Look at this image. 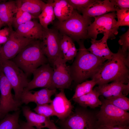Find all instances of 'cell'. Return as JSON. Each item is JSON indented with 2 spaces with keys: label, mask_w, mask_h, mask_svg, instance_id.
Masks as SVG:
<instances>
[{
  "label": "cell",
  "mask_w": 129,
  "mask_h": 129,
  "mask_svg": "<svg viewBox=\"0 0 129 129\" xmlns=\"http://www.w3.org/2000/svg\"><path fill=\"white\" fill-rule=\"evenodd\" d=\"M96 84L95 81L93 79L86 81L78 84L76 86L75 93L72 99L77 98L87 94L93 90L94 86Z\"/></svg>",
  "instance_id": "cell-27"
},
{
  "label": "cell",
  "mask_w": 129,
  "mask_h": 129,
  "mask_svg": "<svg viewBox=\"0 0 129 129\" xmlns=\"http://www.w3.org/2000/svg\"><path fill=\"white\" fill-rule=\"evenodd\" d=\"M5 25L0 19V29L2 27Z\"/></svg>",
  "instance_id": "cell-41"
},
{
  "label": "cell",
  "mask_w": 129,
  "mask_h": 129,
  "mask_svg": "<svg viewBox=\"0 0 129 129\" xmlns=\"http://www.w3.org/2000/svg\"><path fill=\"white\" fill-rule=\"evenodd\" d=\"M22 111L24 116L29 125L35 127L38 129L44 128L48 129L51 121L49 118H47L32 111L27 106L23 107Z\"/></svg>",
  "instance_id": "cell-20"
},
{
  "label": "cell",
  "mask_w": 129,
  "mask_h": 129,
  "mask_svg": "<svg viewBox=\"0 0 129 129\" xmlns=\"http://www.w3.org/2000/svg\"><path fill=\"white\" fill-rule=\"evenodd\" d=\"M20 112V110L7 114L0 121V129H20L19 119Z\"/></svg>",
  "instance_id": "cell-26"
},
{
  "label": "cell",
  "mask_w": 129,
  "mask_h": 129,
  "mask_svg": "<svg viewBox=\"0 0 129 129\" xmlns=\"http://www.w3.org/2000/svg\"><path fill=\"white\" fill-rule=\"evenodd\" d=\"M43 28L36 19L19 25L15 31L24 37L32 39L41 40Z\"/></svg>",
  "instance_id": "cell-18"
},
{
  "label": "cell",
  "mask_w": 129,
  "mask_h": 129,
  "mask_svg": "<svg viewBox=\"0 0 129 129\" xmlns=\"http://www.w3.org/2000/svg\"><path fill=\"white\" fill-rule=\"evenodd\" d=\"M34 40L22 36L12 29L9 39L1 47L0 62L13 58Z\"/></svg>",
  "instance_id": "cell-11"
},
{
  "label": "cell",
  "mask_w": 129,
  "mask_h": 129,
  "mask_svg": "<svg viewBox=\"0 0 129 129\" xmlns=\"http://www.w3.org/2000/svg\"><path fill=\"white\" fill-rule=\"evenodd\" d=\"M17 10L16 1L9 0L0 3V20L5 25L12 28V20Z\"/></svg>",
  "instance_id": "cell-22"
},
{
  "label": "cell",
  "mask_w": 129,
  "mask_h": 129,
  "mask_svg": "<svg viewBox=\"0 0 129 129\" xmlns=\"http://www.w3.org/2000/svg\"><path fill=\"white\" fill-rule=\"evenodd\" d=\"M84 40L77 42L79 46L78 51L72 64L69 66L72 81L77 84L91 78L107 60L89 51L85 46Z\"/></svg>",
  "instance_id": "cell-2"
},
{
  "label": "cell",
  "mask_w": 129,
  "mask_h": 129,
  "mask_svg": "<svg viewBox=\"0 0 129 129\" xmlns=\"http://www.w3.org/2000/svg\"><path fill=\"white\" fill-rule=\"evenodd\" d=\"M56 89L44 88L36 91L24 90L21 98V103L27 105L31 102L42 104L51 103V96L56 93Z\"/></svg>",
  "instance_id": "cell-14"
},
{
  "label": "cell",
  "mask_w": 129,
  "mask_h": 129,
  "mask_svg": "<svg viewBox=\"0 0 129 129\" xmlns=\"http://www.w3.org/2000/svg\"><path fill=\"white\" fill-rule=\"evenodd\" d=\"M0 67L14 90L15 99L21 105L22 95L29 82L28 76L11 60L0 62Z\"/></svg>",
  "instance_id": "cell-6"
},
{
  "label": "cell",
  "mask_w": 129,
  "mask_h": 129,
  "mask_svg": "<svg viewBox=\"0 0 129 129\" xmlns=\"http://www.w3.org/2000/svg\"><path fill=\"white\" fill-rule=\"evenodd\" d=\"M99 96L98 92L94 88L89 93L72 99L81 107L94 108L102 105V102L99 98Z\"/></svg>",
  "instance_id": "cell-24"
},
{
  "label": "cell",
  "mask_w": 129,
  "mask_h": 129,
  "mask_svg": "<svg viewBox=\"0 0 129 129\" xmlns=\"http://www.w3.org/2000/svg\"><path fill=\"white\" fill-rule=\"evenodd\" d=\"M48 129H58L53 121L51 120Z\"/></svg>",
  "instance_id": "cell-40"
},
{
  "label": "cell",
  "mask_w": 129,
  "mask_h": 129,
  "mask_svg": "<svg viewBox=\"0 0 129 129\" xmlns=\"http://www.w3.org/2000/svg\"><path fill=\"white\" fill-rule=\"evenodd\" d=\"M12 87L1 70L0 75V119L9 113L20 110L21 105L15 99L11 93Z\"/></svg>",
  "instance_id": "cell-10"
},
{
  "label": "cell",
  "mask_w": 129,
  "mask_h": 129,
  "mask_svg": "<svg viewBox=\"0 0 129 129\" xmlns=\"http://www.w3.org/2000/svg\"><path fill=\"white\" fill-rule=\"evenodd\" d=\"M78 49L76 48L74 43L70 48L64 56V58L68 61L74 59L76 55Z\"/></svg>",
  "instance_id": "cell-37"
},
{
  "label": "cell",
  "mask_w": 129,
  "mask_h": 129,
  "mask_svg": "<svg viewBox=\"0 0 129 129\" xmlns=\"http://www.w3.org/2000/svg\"><path fill=\"white\" fill-rule=\"evenodd\" d=\"M96 114L98 124L110 126H128L129 113L108 103L105 99Z\"/></svg>",
  "instance_id": "cell-7"
},
{
  "label": "cell",
  "mask_w": 129,
  "mask_h": 129,
  "mask_svg": "<svg viewBox=\"0 0 129 129\" xmlns=\"http://www.w3.org/2000/svg\"><path fill=\"white\" fill-rule=\"evenodd\" d=\"M16 1L18 9L30 14L37 19L46 4L41 0H17Z\"/></svg>",
  "instance_id": "cell-21"
},
{
  "label": "cell",
  "mask_w": 129,
  "mask_h": 129,
  "mask_svg": "<svg viewBox=\"0 0 129 129\" xmlns=\"http://www.w3.org/2000/svg\"><path fill=\"white\" fill-rule=\"evenodd\" d=\"M60 91L56 93L50 103L55 115L59 120H62L69 116L72 112L73 106L66 97L64 90L60 89Z\"/></svg>",
  "instance_id": "cell-15"
},
{
  "label": "cell",
  "mask_w": 129,
  "mask_h": 129,
  "mask_svg": "<svg viewBox=\"0 0 129 129\" xmlns=\"http://www.w3.org/2000/svg\"><path fill=\"white\" fill-rule=\"evenodd\" d=\"M119 44L122 46L121 49L124 53H128L129 49V29L124 33L119 36Z\"/></svg>",
  "instance_id": "cell-34"
},
{
  "label": "cell",
  "mask_w": 129,
  "mask_h": 129,
  "mask_svg": "<svg viewBox=\"0 0 129 129\" xmlns=\"http://www.w3.org/2000/svg\"><path fill=\"white\" fill-rule=\"evenodd\" d=\"M95 20L88 26L87 38L96 39L97 35L102 33L108 39L113 40L116 38L118 29L116 25L117 21L115 12H110L94 17Z\"/></svg>",
  "instance_id": "cell-8"
},
{
  "label": "cell",
  "mask_w": 129,
  "mask_h": 129,
  "mask_svg": "<svg viewBox=\"0 0 129 129\" xmlns=\"http://www.w3.org/2000/svg\"><path fill=\"white\" fill-rule=\"evenodd\" d=\"M110 2L115 7L120 10L129 9V0H110Z\"/></svg>",
  "instance_id": "cell-36"
},
{
  "label": "cell",
  "mask_w": 129,
  "mask_h": 129,
  "mask_svg": "<svg viewBox=\"0 0 129 129\" xmlns=\"http://www.w3.org/2000/svg\"><path fill=\"white\" fill-rule=\"evenodd\" d=\"M33 110L36 113L47 118L55 116L53 108L50 105L48 104H39Z\"/></svg>",
  "instance_id": "cell-31"
},
{
  "label": "cell",
  "mask_w": 129,
  "mask_h": 129,
  "mask_svg": "<svg viewBox=\"0 0 129 129\" xmlns=\"http://www.w3.org/2000/svg\"><path fill=\"white\" fill-rule=\"evenodd\" d=\"M60 129H95L97 124L96 114L80 106L62 120H59Z\"/></svg>",
  "instance_id": "cell-5"
},
{
  "label": "cell",
  "mask_w": 129,
  "mask_h": 129,
  "mask_svg": "<svg viewBox=\"0 0 129 129\" xmlns=\"http://www.w3.org/2000/svg\"><path fill=\"white\" fill-rule=\"evenodd\" d=\"M116 8L109 0H95L89 6L80 12L86 18H91L115 12Z\"/></svg>",
  "instance_id": "cell-16"
},
{
  "label": "cell",
  "mask_w": 129,
  "mask_h": 129,
  "mask_svg": "<svg viewBox=\"0 0 129 129\" xmlns=\"http://www.w3.org/2000/svg\"><path fill=\"white\" fill-rule=\"evenodd\" d=\"M64 58H59L54 62L53 67L52 85L54 89H64L70 88L72 80L70 72L69 66Z\"/></svg>",
  "instance_id": "cell-12"
},
{
  "label": "cell",
  "mask_w": 129,
  "mask_h": 129,
  "mask_svg": "<svg viewBox=\"0 0 129 129\" xmlns=\"http://www.w3.org/2000/svg\"><path fill=\"white\" fill-rule=\"evenodd\" d=\"M53 71V67L49 63L37 68L32 72L33 78L29 82L24 90L31 91L40 87L54 90L52 82Z\"/></svg>",
  "instance_id": "cell-13"
},
{
  "label": "cell",
  "mask_w": 129,
  "mask_h": 129,
  "mask_svg": "<svg viewBox=\"0 0 129 129\" xmlns=\"http://www.w3.org/2000/svg\"><path fill=\"white\" fill-rule=\"evenodd\" d=\"M129 53H125L120 47L112 58L104 63L91 77L96 84L101 86L111 81L129 83Z\"/></svg>",
  "instance_id": "cell-1"
},
{
  "label": "cell",
  "mask_w": 129,
  "mask_h": 129,
  "mask_svg": "<svg viewBox=\"0 0 129 129\" xmlns=\"http://www.w3.org/2000/svg\"><path fill=\"white\" fill-rule=\"evenodd\" d=\"M12 61L27 76L41 66L48 63L40 46V40L34 39L26 46Z\"/></svg>",
  "instance_id": "cell-3"
},
{
  "label": "cell",
  "mask_w": 129,
  "mask_h": 129,
  "mask_svg": "<svg viewBox=\"0 0 129 129\" xmlns=\"http://www.w3.org/2000/svg\"><path fill=\"white\" fill-rule=\"evenodd\" d=\"M74 10L80 12L89 6L95 0H66Z\"/></svg>",
  "instance_id": "cell-32"
},
{
  "label": "cell",
  "mask_w": 129,
  "mask_h": 129,
  "mask_svg": "<svg viewBox=\"0 0 129 129\" xmlns=\"http://www.w3.org/2000/svg\"><path fill=\"white\" fill-rule=\"evenodd\" d=\"M62 35L60 46V50L64 57L70 48L74 43L70 38L65 35Z\"/></svg>",
  "instance_id": "cell-33"
},
{
  "label": "cell",
  "mask_w": 129,
  "mask_h": 129,
  "mask_svg": "<svg viewBox=\"0 0 129 129\" xmlns=\"http://www.w3.org/2000/svg\"><path fill=\"white\" fill-rule=\"evenodd\" d=\"M108 38L106 36H103L99 40L91 38V46L87 49L89 51L98 58L107 60L111 59L114 53L111 51L108 46Z\"/></svg>",
  "instance_id": "cell-19"
},
{
  "label": "cell",
  "mask_w": 129,
  "mask_h": 129,
  "mask_svg": "<svg viewBox=\"0 0 129 129\" xmlns=\"http://www.w3.org/2000/svg\"><path fill=\"white\" fill-rule=\"evenodd\" d=\"M54 0H49L38 17L39 23L45 29L48 28V26L53 22L55 17L53 9Z\"/></svg>",
  "instance_id": "cell-25"
},
{
  "label": "cell",
  "mask_w": 129,
  "mask_h": 129,
  "mask_svg": "<svg viewBox=\"0 0 129 129\" xmlns=\"http://www.w3.org/2000/svg\"><path fill=\"white\" fill-rule=\"evenodd\" d=\"M20 125V129H38L29 125L27 122H22Z\"/></svg>",
  "instance_id": "cell-39"
},
{
  "label": "cell",
  "mask_w": 129,
  "mask_h": 129,
  "mask_svg": "<svg viewBox=\"0 0 129 129\" xmlns=\"http://www.w3.org/2000/svg\"><path fill=\"white\" fill-rule=\"evenodd\" d=\"M116 8V11L117 18L116 27L118 29L120 26H129V9L120 10Z\"/></svg>",
  "instance_id": "cell-30"
},
{
  "label": "cell",
  "mask_w": 129,
  "mask_h": 129,
  "mask_svg": "<svg viewBox=\"0 0 129 129\" xmlns=\"http://www.w3.org/2000/svg\"><path fill=\"white\" fill-rule=\"evenodd\" d=\"M36 18L30 14L18 9L12 20V26L16 29L20 25Z\"/></svg>",
  "instance_id": "cell-29"
},
{
  "label": "cell",
  "mask_w": 129,
  "mask_h": 129,
  "mask_svg": "<svg viewBox=\"0 0 129 129\" xmlns=\"http://www.w3.org/2000/svg\"><path fill=\"white\" fill-rule=\"evenodd\" d=\"M95 129H129V126H110L97 124Z\"/></svg>",
  "instance_id": "cell-38"
},
{
  "label": "cell",
  "mask_w": 129,
  "mask_h": 129,
  "mask_svg": "<svg viewBox=\"0 0 129 129\" xmlns=\"http://www.w3.org/2000/svg\"><path fill=\"white\" fill-rule=\"evenodd\" d=\"M8 27H5L1 29H0V44H4L9 39L11 30Z\"/></svg>",
  "instance_id": "cell-35"
},
{
  "label": "cell",
  "mask_w": 129,
  "mask_h": 129,
  "mask_svg": "<svg viewBox=\"0 0 129 129\" xmlns=\"http://www.w3.org/2000/svg\"><path fill=\"white\" fill-rule=\"evenodd\" d=\"M92 21V17H85L74 10L71 16L67 20L54 22V28L77 42L87 38L88 28Z\"/></svg>",
  "instance_id": "cell-4"
},
{
  "label": "cell",
  "mask_w": 129,
  "mask_h": 129,
  "mask_svg": "<svg viewBox=\"0 0 129 129\" xmlns=\"http://www.w3.org/2000/svg\"><path fill=\"white\" fill-rule=\"evenodd\" d=\"M98 92L100 96L106 98L120 95L127 96L129 92V83L125 84L118 81H113L98 86L94 88Z\"/></svg>",
  "instance_id": "cell-17"
},
{
  "label": "cell",
  "mask_w": 129,
  "mask_h": 129,
  "mask_svg": "<svg viewBox=\"0 0 129 129\" xmlns=\"http://www.w3.org/2000/svg\"><path fill=\"white\" fill-rule=\"evenodd\" d=\"M109 103L125 111L129 110V99L124 95L111 97L105 99Z\"/></svg>",
  "instance_id": "cell-28"
},
{
  "label": "cell",
  "mask_w": 129,
  "mask_h": 129,
  "mask_svg": "<svg viewBox=\"0 0 129 129\" xmlns=\"http://www.w3.org/2000/svg\"><path fill=\"white\" fill-rule=\"evenodd\" d=\"M1 70L0 67V72H1Z\"/></svg>",
  "instance_id": "cell-43"
},
{
  "label": "cell",
  "mask_w": 129,
  "mask_h": 129,
  "mask_svg": "<svg viewBox=\"0 0 129 129\" xmlns=\"http://www.w3.org/2000/svg\"><path fill=\"white\" fill-rule=\"evenodd\" d=\"M53 9L55 17L59 22L69 18L74 10L66 0H54Z\"/></svg>",
  "instance_id": "cell-23"
},
{
  "label": "cell",
  "mask_w": 129,
  "mask_h": 129,
  "mask_svg": "<svg viewBox=\"0 0 129 129\" xmlns=\"http://www.w3.org/2000/svg\"><path fill=\"white\" fill-rule=\"evenodd\" d=\"M1 47L2 46H1V45L0 44V53L1 51Z\"/></svg>",
  "instance_id": "cell-42"
},
{
  "label": "cell",
  "mask_w": 129,
  "mask_h": 129,
  "mask_svg": "<svg viewBox=\"0 0 129 129\" xmlns=\"http://www.w3.org/2000/svg\"><path fill=\"white\" fill-rule=\"evenodd\" d=\"M62 36V34L54 28L43 29L42 38L40 40V47L52 67L57 59L64 58L60 46Z\"/></svg>",
  "instance_id": "cell-9"
}]
</instances>
